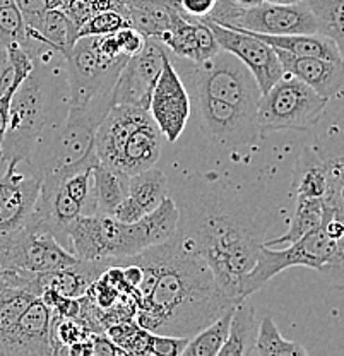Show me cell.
<instances>
[{
	"label": "cell",
	"mask_w": 344,
	"mask_h": 356,
	"mask_svg": "<svg viewBox=\"0 0 344 356\" xmlns=\"http://www.w3.org/2000/svg\"><path fill=\"white\" fill-rule=\"evenodd\" d=\"M113 106V88L92 96L84 105H70L60 124L47 125L26 165L42 184H60L70 173L99 161L95 139L99 124Z\"/></svg>",
	"instance_id": "3"
},
{
	"label": "cell",
	"mask_w": 344,
	"mask_h": 356,
	"mask_svg": "<svg viewBox=\"0 0 344 356\" xmlns=\"http://www.w3.org/2000/svg\"><path fill=\"white\" fill-rule=\"evenodd\" d=\"M17 166L7 163L0 177V235H13L28 225L42 192V180L19 172Z\"/></svg>",
	"instance_id": "16"
},
{
	"label": "cell",
	"mask_w": 344,
	"mask_h": 356,
	"mask_svg": "<svg viewBox=\"0 0 344 356\" xmlns=\"http://www.w3.org/2000/svg\"><path fill=\"white\" fill-rule=\"evenodd\" d=\"M204 19L224 28L255 35H306L317 33V21L303 2L240 6L233 0H216V6Z\"/></svg>",
	"instance_id": "8"
},
{
	"label": "cell",
	"mask_w": 344,
	"mask_h": 356,
	"mask_svg": "<svg viewBox=\"0 0 344 356\" xmlns=\"http://www.w3.org/2000/svg\"><path fill=\"white\" fill-rule=\"evenodd\" d=\"M233 2L240 3V6H245V7H249V6H255V3H261L262 0H233Z\"/></svg>",
	"instance_id": "43"
},
{
	"label": "cell",
	"mask_w": 344,
	"mask_h": 356,
	"mask_svg": "<svg viewBox=\"0 0 344 356\" xmlns=\"http://www.w3.org/2000/svg\"><path fill=\"white\" fill-rule=\"evenodd\" d=\"M293 188L297 195L324 199L327 192V166L313 144H306L293 170Z\"/></svg>",
	"instance_id": "28"
},
{
	"label": "cell",
	"mask_w": 344,
	"mask_h": 356,
	"mask_svg": "<svg viewBox=\"0 0 344 356\" xmlns=\"http://www.w3.org/2000/svg\"><path fill=\"white\" fill-rule=\"evenodd\" d=\"M306 350L297 341H288L271 317H264L259 324L257 339L250 356H305Z\"/></svg>",
	"instance_id": "34"
},
{
	"label": "cell",
	"mask_w": 344,
	"mask_h": 356,
	"mask_svg": "<svg viewBox=\"0 0 344 356\" xmlns=\"http://www.w3.org/2000/svg\"><path fill=\"white\" fill-rule=\"evenodd\" d=\"M57 103V84L50 69L38 64L35 58V69L24 79V83L14 92L10 102L9 125L2 144L3 163L28 161L36 140L51 124Z\"/></svg>",
	"instance_id": "5"
},
{
	"label": "cell",
	"mask_w": 344,
	"mask_h": 356,
	"mask_svg": "<svg viewBox=\"0 0 344 356\" xmlns=\"http://www.w3.org/2000/svg\"><path fill=\"white\" fill-rule=\"evenodd\" d=\"M168 197V178L156 166L136 173L129 180V194L113 211L122 222H134L149 214Z\"/></svg>",
	"instance_id": "20"
},
{
	"label": "cell",
	"mask_w": 344,
	"mask_h": 356,
	"mask_svg": "<svg viewBox=\"0 0 344 356\" xmlns=\"http://www.w3.org/2000/svg\"><path fill=\"white\" fill-rule=\"evenodd\" d=\"M199 19L206 21L209 24V28L213 29L214 36H216L218 43L223 50L233 54L238 60H242L247 65V69L254 74L262 95L268 92L272 84L284 74L276 50L271 44L265 43L264 40L257 38L252 33L224 28V26L204 19V17H199Z\"/></svg>",
	"instance_id": "15"
},
{
	"label": "cell",
	"mask_w": 344,
	"mask_h": 356,
	"mask_svg": "<svg viewBox=\"0 0 344 356\" xmlns=\"http://www.w3.org/2000/svg\"><path fill=\"white\" fill-rule=\"evenodd\" d=\"M312 144L327 166L325 211L344 220V134H327Z\"/></svg>",
	"instance_id": "23"
},
{
	"label": "cell",
	"mask_w": 344,
	"mask_h": 356,
	"mask_svg": "<svg viewBox=\"0 0 344 356\" xmlns=\"http://www.w3.org/2000/svg\"><path fill=\"white\" fill-rule=\"evenodd\" d=\"M14 43L24 47L33 57L45 47L28 36V26L16 0H0V50H6Z\"/></svg>",
	"instance_id": "31"
},
{
	"label": "cell",
	"mask_w": 344,
	"mask_h": 356,
	"mask_svg": "<svg viewBox=\"0 0 344 356\" xmlns=\"http://www.w3.org/2000/svg\"><path fill=\"white\" fill-rule=\"evenodd\" d=\"M275 50L283 65V72L303 81L306 86L312 88L324 98L332 99L344 89V62L325 60V58L317 57H297L284 50H277V48Z\"/></svg>",
	"instance_id": "21"
},
{
	"label": "cell",
	"mask_w": 344,
	"mask_h": 356,
	"mask_svg": "<svg viewBox=\"0 0 344 356\" xmlns=\"http://www.w3.org/2000/svg\"><path fill=\"white\" fill-rule=\"evenodd\" d=\"M317 21V33L338 47L344 60V0H302Z\"/></svg>",
	"instance_id": "32"
},
{
	"label": "cell",
	"mask_w": 344,
	"mask_h": 356,
	"mask_svg": "<svg viewBox=\"0 0 344 356\" xmlns=\"http://www.w3.org/2000/svg\"><path fill=\"white\" fill-rule=\"evenodd\" d=\"M168 48L158 38H146L139 54L127 58L113 86V105L149 108L151 95L163 70Z\"/></svg>",
	"instance_id": "12"
},
{
	"label": "cell",
	"mask_w": 344,
	"mask_h": 356,
	"mask_svg": "<svg viewBox=\"0 0 344 356\" xmlns=\"http://www.w3.org/2000/svg\"><path fill=\"white\" fill-rule=\"evenodd\" d=\"M160 134L153 117H147L125 144L117 172L132 177L156 165L161 154Z\"/></svg>",
	"instance_id": "24"
},
{
	"label": "cell",
	"mask_w": 344,
	"mask_h": 356,
	"mask_svg": "<svg viewBox=\"0 0 344 356\" xmlns=\"http://www.w3.org/2000/svg\"><path fill=\"white\" fill-rule=\"evenodd\" d=\"M183 77L192 95H206L257 115L261 88L242 60L221 48L214 57L183 64Z\"/></svg>",
	"instance_id": "6"
},
{
	"label": "cell",
	"mask_w": 344,
	"mask_h": 356,
	"mask_svg": "<svg viewBox=\"0 0 344 356\" xmlns=\"http://www.w3.org/2000/svg\"><path fill=\"white\" fill-rule=\"evenodd\" d=\"M201 129L207 139L221 147H238L254 143L261 132L257 115L206 95H192Z\"/></svg>",
	"instance_id": "13"
},
{
	"label": "cell",
	"mask_w": 344,
	"mask_h": 356,
	"mask_svg": "<svg viewBox=\"0 0 344 356\" xmlns=\"http://www.w3.org/2000/svg\"><path fill=\"white\" fill-rule=\"evenodd\" d=\"M28 36L33 42H38L45 47H50L51 50L60 51L64 57L79 38V26L70 19L65 10L51 7V9H47L35 29H28Z\"/></svg>",
	"instance_id": "25"
},
{
	"label": "cell",
	"mask_w": 344,
	"mask_h": 356,
	"mask_svg": "<svg viewBox=\"0 0 344 356\" xmlns=\"http://www.w3.org/2000/svg\"><path fill=\"white\" fill-rule=\"evenodd\" d=\"M177 232L206 259L220 286L240 302L238 284L257 261L275 216L240 194L202 185L185 187L175 199Z\"/></svg>",
	"instance_id": "1"
},
{
	"label": "cell",
	"mask_w": 344,
	"mask_h": 356,
	"mask_svg": "<svg viewBox=\"0 0 344 356\" xmlns=\"http://www.w3.org/2000/svg\"><path fill=\"white\" fill-rule=\"evenodd\" d=\"M262 2H269V3H298L302 0H262Z\"/></svg>",
	"instance_id": "44"
},
{
	"label": "cell",
	"mask_w": 344,
	"mask_h": 356,
	"mask_svg": "<svg viewBox=\"0 0 344 356\" xmlns=\"http://www.w3.org/2000/svg\"><path fill=\"white\" fill-rule=\"evenodd\" d=\"M54 310L36 296L24 314L21 315L16 329L7 339L3 355L6 356H48L55 355L54 337Z\"/></svg>",
	"instance_id": "17"
},
{
	"label": "cell",
	"mask_w": 344,
	"mask_h": 356,
	"mask_svg": "<svg viewBox=\"0 0 344 356\" xmlns=\"http://www.w3.org/2000/svg\"><path fill=\"white\" fill-rule=\"evenodd\" d=\"M115 38H117L122 54L127 55V57H132V55L139 54V51L142 50V47L146 44L147 36H144L142 33L138 31L136 28H132V26H125V28L118 29V31L115 33Z\"/></svg>",
	"instance_id": "39"
},
{
	"label": "cell",
	"mask_w": 344,
	"mask_h": 356,
	"mask_svg": "<svg viewBox=\"0 0 344 356\" xmlns=\"http://www.w3.org/2000/svg\"><path fill=\"white\" fill-rule=\"evenodd\" d=\"M257 332V315L252 303L249 302V298H242L235 303L228 337L218 356H250Z\"/></svg>",
	"instance_id": "27"
},
{
	"label": "cell",
	"mask_w": 344,
	"mask_h": 356,
	"mask_svg": "<svg viewBox=\"0 0 344 356\" xmlns=\"http://www.w3.org/2000/svg\"><path fill=\"white\" fill-rule=\"evenodd\" d=\"M83 216V207L60 184H42L38 202L33 218L45 225L65 248L70 250L69 232L77 218Z\"/></svg>",
	"instance_id": "22"
},
{
	"label": "cell",
	"mask_w": 344,
	"mask_h": 356,
	"mask_svg": "<svg viewBox=\"0 0 344 356\" xmlns=\"http://www.w3.org/2000/svg\"><path fill=\"white\" fill-rule=\"evenodd\" d=\"M7 261L10 269L38 274L64 269L79 259L58 242L45 225L31 216L19 232L7 235Z\"/></svg>",
	"instance_id": "11"
},
{
	"label": "cell",
	"mask_w": 344,
	"mask_h": 356,
	"mask_svg": "<svg viewBox=\"0 0 344 356\" xmlns=\"http://www.w3.org/2000/svg\"><path fill=\"white\" fill-rule=\"evenodd\" d=\"M36 295L19 288H6L0 291V355H3L7 339L10 337L21 315Z\"/></svg>",
	"instance_id": "35"
},
{
	"label": "cell",
	"mask_w": 344,
	"mask_h": 356,
	"mask_svg": "<svg viewBox=\"0 0 344 356\" xmlns=\"http://www.w3.org/2000/svg\"><path fill=\"white\" fill-rule=\"evenodd\" d=\"M158 40L177 58L195 62V64L214 57L221 50L209 24L206 21L199 19V17L188 16L185 13Z\"/></svg>",
	"instance_id": "19"
},
{
	"label": "cell",
	"mask_w": 344,
	"mask_h": 356,
	"mask_svg": "<svg viewBox=\"0 0 344 356\" xmlns=\"http://www.w3.org/2000/svg\"><path fill=\"white\" fill-rule=\"evenodd\" d=\"M187 343H188V337L163 336V334H153V332H151L149 346H147V355L179 356V355L183 353Z\"/></svg>",
	"instance_id": "38"
},
{
	"label": "cell",
	"mask_w": 344,
	"mask_h": 356,
	"mask_svg": "<svg viewBox=\"0 0 344 356\" xmlns=\"http://www.w3.org/2000/svg\"><path fill=\"white\" fill-rule=\"evenodd\" d=\"M91 355L96 356H110V355H127L110 336L105 334H98V336H91Z\"/></svg>",
	"instance_id": "40"
},
{
	"label": "cell",
	"mask_w": 344,
	"mask_h": 356,
	"mask_svg": "<svg viewBox=\"0 0 344 356\" xmlns=\"http://www.w3.org/2000/svg\"><path fill=\"white\" fill-rule=\"evenodd\" d=\"M131 26L122 16L118 10L105 9L98 10V13L91 14L83 24L79 26V36H101V35H112L117 33L118 29Z\"/></svg>",
	"instance_id": "36"
},
{
	"label": "cell",
	"mask_w": 344,
	"mask_h": 356,
	"mask_svg": "<svg viewBox=\"0 0 344 356\" xmlns=\"http://www.w3.org/2000/svg\"><path fill=\"white\" fill-rule=\"evenodd\" d=\"M334 247L336 240L327 235L324 226L306 233L297 242L284 245L279 250L262 243L254 267L240 281L238 298H249L255 291L264 288L272 277L290 267H310L319 270L331 259Z\"/></svg>",
	"instance_id": "9"
},
{
	"label": "cell",
	"mask_w": 344,
	"mask_h": 356,
	"mask_svg": "<svg viewBox=\"0 0 344 356\" xmlns=\"http://www.w3.org/2000/svg\"><path fill=\"white\" fill-rule=\"evenodd\" d=\"M147 111L170 143H175L187 127L192 111L190 92L168 54H166L163 70L151 95Z\"/></svg>",
	"instance_id": "14"
},
{
	"label": "cell",
	"mask_w": 344,
	"mask_h": 356,
	"mask_svg": "<svg viewBox=\"0 0 344 356\" xmlns=\"http://www.w3.org/2000/svg\"><path fill=\"white\" fill-rule=\"evenodd\" d=\"M146 252L158 269L136 314L138 325L146 331L190 339L236 303L220 286L206 259L188 248L179 232Z\"/></svg>",
	"instance_id": "2"
},
{
	"label": "cell",
	"mask_w": 344,
	"mask_h": 356,
	"mask_svg": "<svg viewBox=\"0 0 344 356\" xmlns=\"http://www.w3.org/2000/svg\"><path fill=\"white\" fill-rule=\"evenodd\" d=\"M14 92L0 96V156H2V144L6 137L7 125H9V113H10V102H13Z\"/></svg>",
	"instance_id": "42"
},
{
	"label": "cell",
	"mask_w": 344,
	"mask_h": 356,
	"mask_svg": "<svg viewBox=\"0 0 344 356\" xmlns=\"http://www.w3.org/2000/svg\"><path fill=\"white\" fill-rule=\"evenodd\" d=\"M247 33V31H245ZM255 35V33H252ZM264 40L277 50H284L297 57H317L325 60L344 62L338 47L327 36L320 33H306V35H255Z\"/></svg>",
	"instance_id": "26"
},
{
	"label": "cell",
	"mask_w": 344,
	"mask_h": 356,
	"mask_svg": "<svg viewBox=\"0 0 344 356\" xmlns=\"http://www.w3.org/2000/svg\"><path fill=\"white\" fill-rule=\"evenodd\" d=\"M177 225L179 207L173 197H166L134 222H122L108 214H83L69 232L70 252L81 261H125L166 242L177 232Z\"/></svg>",
	"instance_id": "4"
},
{
	"label": "cell",
	"mask_w": 344,
	"mask_h": 356,
	"mask_svg": "<svg viewBox=\"0 0 344 356\" xmlns=\"http://www.w3.org/2000/svg\"><path fill=\"white\" fill-rule=\"evenodd\" d=\"M319 273L331 284L344 288V235L339 240H336V247L331 259L320 267Z\"/></svg>",
	"instance_id": "37"
},
{
	"label": "cell",
	"mask_w": 344,
	"mask_h": 356,
	"mask_svg": "<svg viewBox=\"0 0 344 356\" xmlns=\"http://www.w3.org/2000/svg\"><path fill=\"white\" fill-rule=\"evenodd\" d=\"M329 99L284 72L257 105L261 136L279 131H309L316 127L327 108Z\"/></svg>",
	"instance_id": "7"
},
{
	"label": "cell",
	"mask_w": 344,
	"mask_h": 356,
	"mask_svg": "<svg viewBox=\"0 0 344 356\" xmlns=\"http://www.w3.org/2000/svg\"><path fill=\"white\" fill-rule=\"evenodd\" d=\"M185 14L194 17H206L216 6V0H179Z\"/></svg>",
	"instance_id": "41"
},
{
	"label": "cell",
	"mask_w": 344,
	"mask_h": 356,
	"mask_svg": "<svg viewBox=\"0 0 344 356\" xmlns=\"http://www.w3.org/2000/svg\"><path fill=\"white\" fill-rule=\"evenodd\" d=\"M151 117L147 110L132 105H113L99 124L95 139V154L108 168L117 170L132 132Z\"/></svg>",
	"instance_id": "18"
},
{
	"label": "cell",
	"mask_w": 344,
	"mask_h": 356,
	"mask_svg": "<svg viewBox=\"0 0 344 356\" xmlns=\"http://www.w3.org/2000/svg\"><path fill=\"white\" fill-rule=\"evenodd\" d=\"M131 177L117 170L108 168L103 163L92 166V199H95L96 214L113 216V211L129 194Z\"/></svg>",
	"instance_id": "29"
},
{
	"label": "cell",
	"mask_w": 344,
	"mask_h": 356,
	"mask_svg": "<svg viewBox=\"0 0 344 356\" xmlns=\"http://www.w3.org/2000/svg\"><path fill=\"white\" fill-rule=\"evenodd\" d=\"M70 105H84L92 96L115 86L127 58L113 60L99 48V36H79L64 55Z\"/></svg>",
	"instance_id": "10"
},
{
	"label": "cell",
	"mask_w": 344,
	"mask_h": 356,
	"mask_svg": "<svg viewBox=\"0 0 344 356\" xmlns=\"http://www.w3.org/2000/svg\"><path fill=\"white\" fill-rule=\"evenodd\" d=\"M324 199L305 197V195H297L295 202V213L290 221V228L284 235L277 236L275 240L264 242L268 247H284L305 236L306 233L320 228L324 222Z\"/></svg>",
	"instance_id": "30"
},
{
	"label": "cell",
	"mask_w": 344,
	"mask_h": 356,
	"mask_svg": "<svg viewBox=\"0 0 344 356\" xmlns=\"http://www.w3.org/2000/svg\"><path fill=\"white\" fill-rule=\"evenodd\" d=\"M233 309L224 312L221 317H218L216 321L211 322L207 327L199 331L195 336H192L188 339L187 346L183 350V356H218L220 355L221 348L224 346V341H227L228 332H229V324H231L233 317Z\"/></svg>",
	"instance_id": "33"
}]
</instances>
